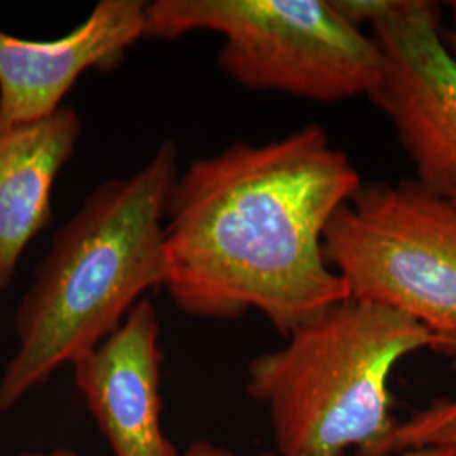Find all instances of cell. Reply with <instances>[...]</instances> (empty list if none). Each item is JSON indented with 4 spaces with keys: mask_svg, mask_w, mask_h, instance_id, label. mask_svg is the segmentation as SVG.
Returning a JSON list of instances; mask_svg holds the SVG:
<instances>
[{
    "mask_svg": "<svg viewBox=\"0 0 456 456\" xmlns=\"http://www.w3.org/2000/svg\"><path fill=\"white\" fill-rule=\"evenodd\" d=\"M360 186L350 156L318 124L193 159L166 207L164 288L190 316L257 310L288 337L350 297L323 237Z\"/></svg>",
    "mask_w": 456,
    "mask_h": 456,
    "instance_id": "cell-1",
    "label": "cell"
},
{
    "mask_svg": "<svg viewBox=\"0 0 456 456\" xmlns=\"http://www.w3.org/2000/svg\"><path fill=\"white\" fill-rule=\"evenodd\" d=\"M178 175L176 144L164 141L131 176L100 183L54 233L14 316L0 411L16 408L105 340L147 291L164 288V218Z\"/></svg>",
    "mask_w": 456,
    "mask_h": 456,
    "instance_id": "cell-2",
    "label": "cell"
},
{
    "mask_svg": "<svg viewBox=\"0 0 456 456\" xmlns=\"http://www.w3.org/2000/svg\"><path fill=\"white\" fill-rule=\"evenodd\" d=\"M250 360L245 389L269 411L277 456H369L387 436L389 380L421 348L456 355V340L397 311L354 297L297 326Z\"/></svg>",
    "mask_w": 456,
    "mask_h": 456,
    "instance_id": "cell-3",
    "label": "cell"
},
{
    "mask_svg": "<svg viewBox=\"0 0 456 456\" xmlns=\"http://www.w3.org/2000/svg\"><path fill=\"white\" fill-rule=\"evenodd\" d=\"M146 36L173 41L193 31L224 37L218 65L240 86L333 103L370 95L382 54L331 0H156Z\"/></svg>",
    "mask_w": 456,
    "mask_h": 456,
    "instance_id": "cell-4",
    "label": "cell"
},
{
    "mask_svg": "<svg viewBox=\"0 0 456 456\" xmlns=\"http://www.w3.org/2000/svg\"><path fill=\"white\" fill-rule=\"evenodd\" d=\"M323 252L350 297L456 340V207L418 181L370 183L325 230Z\"/></svg>",
    "mask_w": 456,
    "mask_h": 456,
    "instance_id": "cell-5",
    "label": "cell"
},
{
    "mask_svg": "<svg viewBox=\"0 0 456 456\" xmlns=\"http://www.w3.org/2000/svg\"><path fill=\"white\" fill-rule=\"evenodd\" d=\"M369 26L382 75L369 98L391 120L426 190L456 207V56L441 37L440 7L426 0H331Z\"/></svg>",
    "mask_w": 456,
    "mask_h": 456,
    "instance_id": "cell-6",
    "label": "cell"
},
{
    "mask_svg": "<svg viewBox=\"0 0 456 456\" xmlns=\"http://www.w3.org/2000/svg\"><path fill=\"white\" fill-rule=\"evenodd\" d=\"M144 0H100L73 31L37 41L0 29V135L63 107L88 69H110L146 36Z\"/></svg>",
    "mask_w": 456,
    "mask_h": 456,
    "instance_id": "cell-7",
    "label": "cell"
},
{
    "mask_svg": "<svg viewBox=\"0 0 456 456\" xmlns=\"http://www.w3.org/2000/svg\"><path fill=\"white\" fill-rule=\"evenodd\" d=\"M159 337L158 311L144 297L71 363L77 389L114 456H181L161 423Z\"/></svg>",
    "mask_w": 456,
    "mask_h": 456,
    "instance_id": "cell-8",
    "label": "cell"
},
{
    "mask_svg": "<svg viewBox=\"0 0 456 456\" xmlns=\"http://www.w3.org/2000/svg\"><path fill=\"white\" fill-rule=\"evenodd\" d=\"M82 120L71 105L0 135V289L51 222L53 186L73 158Z\"/></svg>",
    "mask_w": 456,
    "mask_h": 456,
    "instance_id": "cell-9",
    "label": "cell"
},
{
    "mask_svg": "<svg viewBox=\"0 0 456 456\" xmlns=\"http://www.w3.org/2000/svg\"><path fill=\"white\" fill-rule=\"evenodd\" d=\"M426 448H446L456 453V397L435 403L403 423H394L369 456L403 455Z\"/></svg>",
    "mask_w": 456,
    "mask_h": 456,
    "instance_id": "cell-10",
    "label": "cell"
},
{
    "mask_svg": "<svg viewBox=\"0 0 456 456\" xmlns=\"http://www.w3.org/2000/svg\"><path fill=\"white\" fill-rule=\"evenodd\" d=\"M181 456H239L212 441H193Z\"/></svg>",
    "mask_w": 456,
    "mask_h": 456,
    "instance_id": "cell-11",
    "label": "cell"
},
{
    "mask_svg": "<svg viewBox=\"0 0 456 456\" xmlns=\"http://www.w3.org/2000/svg\"><path fill=\"white\" fill-rule=\"evenodd\" d=\"M257 456H277L269 455V453H262ZM401 456H456L455 452L452 450H446V448H426V450H414V452H408V453H403Z\"/></svg>",
    "mask_w": 456,
    "mask_h": 456,
    "instance_id": "cell-12",
    "label": "cell"
},
{
    "mask_svg": "<svg viewBox=\"0 0 456 456\" xmlns=\"http://www.w3.org/2000/svg\"><path fill=\"white\" fill-rule=\"evenodd\" d=\"M16 456H80L77 452L69 448H54V450H46V452H26L19 453Z\"/></svg>",
    "mask_w": 456,
    "mask_h": 456,
    "instance_id": "cell-13",
    "label": "cell"
},
{
    "mask_svg": "<svg viewBox=\"0 0 456 456\" xmlns=\"http://www.w3.org/2000/svg\"><path fill=\"white\" fill-rule=\"evenodd\" d=\"M441 37L448 49L456 56V29H441Z\"/></svg>",
    "mask_w": 456,
    "mask_h": 456,
    "instance_id": "cell-14",
    "label": "cell"
},
{
    "mask_svg": "<svg viewBox=\"0 0 456 456\" xmlns=\"http://www.w3.org/2000/svg\"><path fill=\"white\" fill-rule=\"evenodd\" d=\"M448 5H450V11L453 14V28L452 29H456V2H450Z\"/></svg>",
    "mask_w": 456,
    "mask_h": 456,
    "instance_id": "cell-15",
    "label": "cell"
}]
</instances>
